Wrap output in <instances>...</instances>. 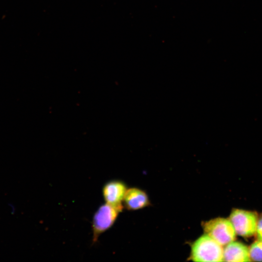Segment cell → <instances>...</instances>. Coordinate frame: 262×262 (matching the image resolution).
Returning <instances> with one entry per match:
<instances>
[{
  "mask_svg": "<svg viewBox=\"0 0 262 262\" xmlns=\"http://www.w3.org/2000/svg\"><path fill=\"white\" fill-rule=\"evenodd\" d=\"M127 190L126 183L120 180L107 182L102 188V195L108 204L123 210V200Z\"/></svg>",
  "mask_w": 262,
  "mask_h": 262,
  "instance_id": "5b68a950",
  "label": "cell"
},
{
  "mask_svg": "<svg viewBox=\"0 0 262 262\" xmlns=\"http://www.w3.org/2000/svg\"><path fill=\"white\" fill-rule=\"evenodd\" d=\"M229 220L236 233L240 236L250 237L256 232L258 217L255 213L234 209L230 214Z\"/></svg>",
  "mask_w": 262,
  "mask_h": 262,
  "instance_id": "277c9868",
  "label": "cell"
},
{
  "mask_svg": "<svg viewBox=\"0 0 262 262\" xmlns=\"http://www.w3.org/2000/svg\"><path fill=\"white\" fill-rule=\"evenodd\" d=\"M9 206L10 207V212H11V213L14 214L16 211V208L15 206L12 203H9Z\"/></svg>",
  "mask_w": 262,
  "mask_h": 262,
  "instance_id": "30bf717a",
  "label": "cell"
},
{
  "mask_svg": "<svg viewBox=\"0 0 262 262\" xmlns=\"http://www.w3.org/2000/svg\"><path fill=\"white\" fill-rule=\"evenodd\" d=\"M205 234L211 237L220 245H227L235 239L236 232L229 221L218 217L202 223Z\"/></svg>",
  "mask_w": 262,
  "mask_h": 262,
  "instance_id": "3957f363",
  "label": "cell"
},
{
  "mask_svg": "<svg viewBox=\"0 0 262 262\" xmlns=\"http://www.w3.org/2000/svg\"><path fill=\"white\" fill-rule=\"evenodd\" d=\"M249 250L250 259L253 261L262 262V241L258 240L251 245Z\"/></svg>",
  "mask_w": 262,
  "mask_h": 262,
  "instance_id": "ba28073f",
  "label": "cell"
},
{
  "mask_svg": "<svg viewBox=\"0 0 262 262\" xmlns=\"http://www.w3.org/2000/svg\"><path fill=\"white\" fill-rule=\"evenodd\" d=\"M224 261L248 262L250 261L248 248L244 244L232 241L226 245L223 250Z\"/></svg>",
  "mask_w": 262,
  "mask_h": 262,
  "instance_id": "52a82bcc",
  "label": "cell"
},
{
  "mask_svg": "<svg viewBox=\"0 0 262 262\" xmlns=\"http://www.w3.org/2000/svg\"><path fill=\"white\" fill-rule=\"evenodd\" d=\"M256 231L258 239L262 241V215L258 220Z\"/></svg>",
  "mask_w": 262,
  "mask_h": 262,
  "instance_id": "9c48e42d",
  "label": "cell"
},
{
  "mask_svg": "<svg viewBox=\"0 0 262 262\" xmlns=\"http://www.w3.org/2000/svg\"><path fill=\"white\" fill-rule=\"evenodd\" d=\"M222 246L207 234H204L192 245L190 259L195 262H223Z\"/></svg>",
  "mask_w": 262,
  "mask_h": 262,
  "instance_id": "6da1fadb",
  "label": "cell"
},
{
  "mask_svg": "<svg viewBox=\"0 0 262 262\" xmlns=\"http://www.w3.org/2000/svg\"><path fill=\"white\" fill-rule=\"evenodd\" d=\"M122 210L106 203L101 205L95 213L92 224V243H96L99 236L114 224Z\"/></svg>",
  "mask_w": 262,
  "mask_h": 262,
  "instance_id": "7a4b0ae2",
  "label": "cell"
},
{
  "mask_svg": "<svg viewBox=\"0 0 262 262\" xmlns=\"http://www.w3.org/2000/svg\"><path fill=\"white\" fill-rule=\"evenodd\" d=\"M149 204L148 196L145 191L136 187L127 189L123 200L124 208L135 211L145 208Z\"/></svg>",
  "mask_w": 262,
  "mask_h": 262,
  "instance_id": "8992f818",
  "label": "cell"
}]
</instances>
